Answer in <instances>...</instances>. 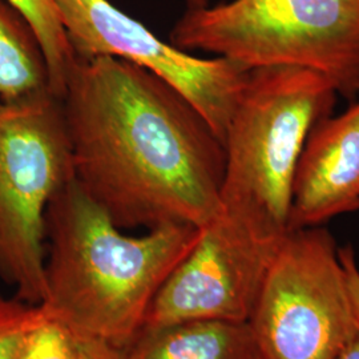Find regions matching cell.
Instances as JSON below:
<instances>
[{"label": "cell", "instance_id": "17", "mask_svg": "<svg viewBox=\"0 0 359 359\" xmlns=\"http://www.w3.org/2000/svg\"><path fill=\"white\" fill-rule=\"evenodd\" d=\"M338 359H359V334L347 345Z\"/></svg>", "mask_w": 359, "mask_h": 359}, {"label": "cell", "instance_id": "7", "mask_svg": "<svg viewBox=\"0 0 359 359\" xmlns=\"http://www.w3.org/2000/svg\"><path fill=\"white\" fill-rule=\"evenodd\" d=\"M75 57L109 56L142 68L180 92L221 142L249 71L216 56L201 59L156 36L109 0H55Z\"/></svg>", "mask_w": 359, "mask_h": 359}, {"label": "cell", "instance_id": "14", "mask_svg": "<svg viewBox=\"0 0 359 359\" xmlns=\"http://www.w3.org/2000/svg\"><path fill=\"white\" fill-rule=\"evenodd\" d=\"M46 316L41 305L0 295V359H13L26 334Z\"/></svg>", "mask_w": 359, "mask_h": 359}, {"label": "cell", "instance_id": "18", "mask_svg": "<svg viewBox=\"0 0 359 359\" xmlns=\"http://www.w3.org/2000/svg\"><path fill=\"white\" fill-rule=\"evenodd\" d=\"M188 8H200L209 4V0H187Z\"/></svg>", "mask_w": 359, "mask_h": 359}, {"label": "cell", "instance_id": "13", "mask_svg": "<svg viewBox=\"0 0 359 359\" xmlns=\"http://www.w3.org/2000/svg\"><path fill=\"white\" fill-rule=\"evenodd\" d=\"M81 339L47 313L44 320L26 334L13 359H79Z\"/></svg>", "mask_w": 359, "mask_h": 359}, {"label": "cell", "instance_id": "9", "mask_svg": "<svg viewBox=\"0 0 359 359\" xmlns=\"http://www.w3.org/2000/svg\"><path fill=\"white\" fill-rule=\"evenodd\" d=\"M359 210V100L309 132L295 168L289 231Z\"/></svg>", "mask_w": 359, "mask_h": 359}, {"label": "cell", "instance_id": "15", "mask_svg": "<svg viewBox=\"0 0 359 359\" xmlns=\"http://www.w3.org/2000/svg\"><path fill=\"white\" fill-rule=\"evenodd\" d=\"M339 257L346 273V283L354 318L359 330V265L351 245L339 248Z\"/></svg>", "mask_w": 359, "mask_h": 359}, {"label": "cell", "instance_id": "11", "mask_svg": "<svg viewBox=\"0 0 359 359\" xmlns=\"http://www.w3.org/2000/svg\"><path fill=\"white\" fill-rule=\"evenodd\" d=\"M46 92H52L51 79L38 36L11 3L0 0V108Z\"/></svg>", "mask_w": 359, "mask_h": 359}, {"label": "cell", "instance_id": "4", "mask_svg": "<svg viewBox=\"0 0 359 359\" xmlns=\"http://www.w3.org/2000/svg\"><path fill=\"white\" fill-rule=\"evenodd\" d=\"M170 43L248 71L308 68L344 99H358L359 0H231L188 8L172 28Z\"/></svg>", "mask_w": 359, "mask_h": 359}, {"label": "cell", "instance_id": "2", "mask_svg": "<svg viewBox=\"0 0 359 359\" xmlns=\"http://www.w3.org/2000/svg\"><path fill=\"white\" fill-rule=\"evenodd\" d=\"M200 228L170 224L128 236L75 180L46 212V297L40 304L81 338L126 346Z\"/></svg>", "mask_w": 359, "mask_h": 359}, {"label": "cell", "instance_id": "3", "mask_svg": "<svg viewBox=\"0 0 359 359\" xmlns=\"http://www.w3.org/2000/svg\"><path fill=\"white\" fill-rule=\"evenodd\" d=\"M338 93L316 71L250 69L225 136L221 208L276 238L289 231L295 168L311 128Z\"/></svg>", "mask_w": 359, "mask_h": 359}, {"label": "cell", "instance_id": "6", "mask_svg": "<svg viewBox=\"0 0 359 359\" xmlns=\"http://www.w3.org/2000/svg\"><path fill=\"white\" fill-rule=\"evenodd\" d=\"M259 359H338L359 334L339 246L323 226L289 231L249 316Z\"/></svg>", "mask_w": 359, "mask_h": 359}, {"label": "cell", "instance_id": "8", "mask_svg": "<svg viewBox=\"0 0 359 359\" xmlns=\"http://www.w3.org/2000/svg\"><path fill=\"white\" fill-rule=\"evenodd\" d=\"M283 240L221 208L168 276L142 327L193 320L248 322Z\"/></svg>", "mask_w": 359, "mask_h": 359}, {"label": "cell", "instance_id": "12", "mask_svg": "<svg viewBox=\"0 0 359 359\" xmlns=\"http://www.w3.org/2000/svg\"><path fill=\"white\" fill-rule=\"evenodd\" d=\"M26 18L41 44L52 92L62 97L69 68L74 63V52L68 43L55 0H7Z\"/></svg>", "mask_w": 359, "mask_h": 359}, {"label": "cell", "instance_id": "10", "mask_svg": "<svg viewBox=\"0 0 359 359\" xmlns=\"http://www.w3.org/2000/svg\"><path fill=\"white\" fill-rule=\"evenodd\" d=\"M124 359H259L248 322L193 320L142 327Z\"/></svg>", "mask_w": 359, "mask_h": 359}, {"label": "cell", "instance_id": "1", "mask_svg": "<svg viewBox=\"0 0 359 359\" xmlns=\"http://www.w3.org/2000/svg\"><path fill=\"white\" fill-rule=\"evenodd\" d=\"M62 108L74 180L116 226L203 228L219 213L224 142L161 79L116 57H75Z\"/></svg>", "mask_w": 359, "mask_h": 359}, {"label": "cell", "instance_id": "16", "mask_svg": "<svg viewBox=\"0 0 359 359\" xmlns=\"http://www.w3.org/2000/svg\"><path fill=\"white\" fill-rule=\"evenodd\" d=\"M79 359H124V354L121 347L111 342L95 338H83Z\"/></svg>", "mask_w": 359, "mask_h": 359}, {"label": "cell", "instance_id": "5", "mask_svg": "<svg viewBox=\"0 0 359 359\" xmlns=\"http://www.w3.org/2000/svg\"><path fill=\"white\" fill-rule=\"evenodd\" d=\"M74 180L62 99L46 92L0 108V278L15 297H46V212Z\"/></svg>", "mask_w": 359, "mask_h": 359}]
</instances>
